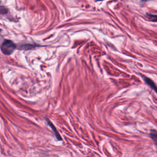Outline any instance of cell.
Instances as JSON below:
<instances>
[{"label":"cell","mask_w":157,"mask_h":157,"mask_svg":"<svg viewBox=\"0 0 157 157\" xmlns=\"http://www.w3.org/2000/svg\"><path fill=\"white\" fill-rule=\"evenodd\" d=\"M16 48V45L10 40H5L1 47L2 53L6 55H10Z\"/></svg>","instance_id":"6da1fadb"},{"label":"cell","mask_w":157,"mask_h":157,"mask_svg":"<svg viewBox=\"0 0 157 157\" xmlns=\"http://www.w3.org/2000/svg\"><path fill=\"white\" fill-rule=\"evenodd\" d=\"M141 1L142 2H148V1H150V0H141Z\"/></svg>","instance_id":"52a82bcc"},{"label":"cell","mask_w":157,"mask_h":157,"mask_svg":"<svg viewBox=\"0 0 157 157\" xmlns=\"http://www.w3.org/2000/svg\"><path fill=\"white\" fill-rule=\"evenodd\" d=\"M34 45H31V44H25L23 45L22 46H20V49H23V50H30L32 49L33 48H34Z\"/></svg>","instance_id":"8992f818"},{"label":"cell","mask_w":157,"mask_h":157,"mask_svg":"<svg viewBox=\"0 0 157 157\" xmlns=\"http://www.w3.org/2000/svg\"><path fill=\"white\" fill-rule=\"evenodd\" d=\"M146 17L148 20L151 22H157V15L152 14H147Z\"/></svg>","instance_id":"5b68a950"},{"label":"cell","mask_w":157,"mask_h":157,"mask_svg":"<svg viewBox=\"0 0 157 157\" xmlns=\"http://www.w3.org/2000/svg\"><path fill=\"white\" fill-rule=\"evenodd\" d=\"M150 136L155 144L157 145V131L155 130H151L150 133Z\"/></svg>","instance_id":"277c9868"},{"label":"cell","mask_w":157,"mask_h":157,"mask_svg":"<svg viewBox=\"0 0 157 157\" xmlns=\"http://www.w3.org/2000/svg\"><path fill=\"white\" fill-rule=\"evenodd\" d=\"M45 120H46V122H47V124H48V126L51 128L52 131H53V133H54V136H55L56 139H57L58 141H62V137L61 135L60 134L59 132L58 131V130H57L55 126L53 124V123H52V122L49 119H46Z\"/></svg>","instance_id":"7a4b0ae2"},{"label":"cell","mask_w":157,"mask_h":157,"mask_svg":"<svg viewBox=\"0 0 157 157\" xmlns=\"http://www.w3.org/2000/svg\"><path fill=\"white\" fill-rule=\"evenodd\" d=\"M142 77H143V79H144L145 82L152 89H153V90L157 93V87H156V84H155V82H154L152 80H151L150 79H149V78L147 77L142 76Z\"/></svg>","instance_id":"3957f363"}]
</instances>
